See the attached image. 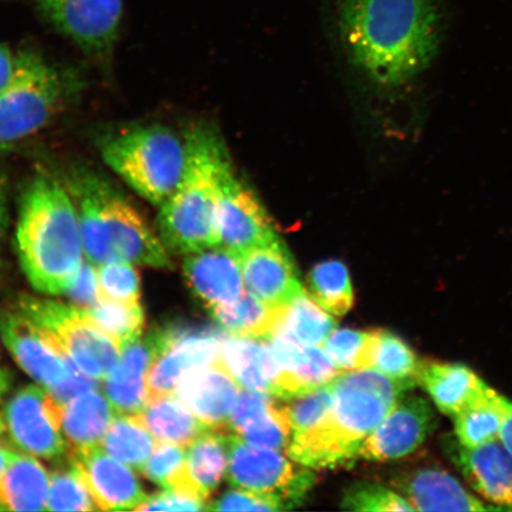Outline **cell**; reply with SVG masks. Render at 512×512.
Returning a JSON list of instances; mask_svg holds the SVG:
<instances>
[{
    "instance_id": "6da1fadb",
    "label": "cell",
    "mask_w": 512,
    "mask_h": 512,
    "mask_svg": "<svg viewBox=\"0 0 512 512\" xmlns=\"http://www.w3.org/2000/svg\"><path fill=\"white\" fill-rule=\"evenodd\" d=\"M339 30L352 61L371 80L399 87L437 55L438 0H342Z\"/></svg>"
},
{
    "instance_id": "7a4b0ae2",
    "label": "cell",
    "mask_w": 512,
    "mask_h": 512,
    "mask_svg": "<svg viewBox=\"0 0 512 512\" xmlns=\"http://www.w3.org/2000/svg\"><path fill=\"white\" fill-rule=\"evenodd\" d=\"M16 249L36 291L60 296L85 261L78 210L66 185L48 175L31 179L19 203Z\"/></svg>"
},
{
    "instance_id": "3957f363",
    "label": "cell",
    "mask_w": 512,
    "mask_h": 512,
    "mask_svg": "<svg viewBox=\"0 0 512 512\" xmlns=\"http://www.w3.org/2000/svg\"><path fill=\"white\" fill-rule=\"evenodd\" d=\"M184 143L182 176L158 208L156 230L171 254L187 256L219 246L217 203L232 163L219 134L207 125L191 127Z\"/></svg>"
},
{
    "instance_id": "277c9868",
    "label": "cell",
    "mask_w": 512,
    "mask_h": 512,
    "mask_svg": "<svg viewBox=\"0 0 512 512\" xmlns=\"http://www.w3.org/2000/svg\"><path fill=\"white\" fill-rule=\"evenodd\" d=\"M78 210L83 252L96 267L114 261L170 270L171 253L139 210L91 171H78L66 184Z\"/></svg>"
},
{
    "instance_id": "5b68a950",
    "label": "cell",
    "mask_w": 512,
    "mask_h": 512,
    "mask_svg": "<svg viewBox=\"0 0 512 512\" xmlns=\"http://www.w3.org/2000/svg\"><path fill=\"white\" fill-rule=\"evenodd\" d=\"M100 155L128 187L159 208L182 176L185 143L168 127L140 125L102 139Z\"/></svg>"
},
{
    "instance_id": "8992f818",
    "label": "cell",
    "mask_w": 512,
    "mask_h": 512,
    "mask_svg": "<svg viewBox=\"0 0 512 512\" xmlns=\"http://www.w3.org/2000/svg\"><path fill=\"white\" fill-rule=\"evenodd\" d=\"M16 310L23 313L63 356L99 382L106 379L119 361V344L100 330L82 307L23 296Z\"/></svg>"
},
{
    "instance_id": "52a82bcc",
    "label": "cell",
    "mask_w": 512,
    "mask_h": 512,
    "mask_svg": "<svg viewBox=\"0 0 512 512\" xmlns=\"http://www.w3.org/2000/svg\"><path fill=\"white\" fill-rule=\"evenodd\" d=\"M68 83L34 53H21L14 75L0 91V146L27 139L48 124L63 105Z\"/></svg>"
},
{
    "instance_id": "ba28073f",
    "label": "cell",
    "mask_w": 512,
    "mask_h": 512,
    "mask_svg": "<svg viewBox=\"0 0 512 512\" xmlns=\"http://www.w3.org/2000/svg\"><path fill=\"white\" fill-rule=\"evenodd\" d=\"M332 428L357 454L403 396L413 388L390 379L379 370L347 371L332 382Z\"/></svg>"
},
{
    "instance_id": "9c48e42d",
    "label": "cell",
    "mask_w": 512,
    "mask_h": 512,
    "mask_svg": "<svg viewBox=\"0 0 512 512\" xmlns=\"http://www.w3.org/2000/svg\"><path fill=\"white\" fill-rule=\"evenodd\" d=\"M227 475L234 488L278 498L288 509L302 503L316 482L313 472L292 464L279 451L253 446L233 433Z\"/></svg>"
},
{
    "instance_id": "30bf717a",
    "label": "cell",
    "mask_w": 512,
    "mask_h": 512,
    "mask_svg": "<svg viewBox=\"0 0 512 512\" xmlns=\"http://www.w3.org/2000/svg\"><path fill=\"white\" fill-rule=\"evenodd\" d=\"M61 405L35 384L6 403L4 420L12 445L31 456L55 460L67 452L61 432Z\"/></svg>"
},
{
    "instance_id": "8fae6325",
    "label": "cell",
    "mask_w": 512,
    "mask_h": 512,
    "mask_svg": "<svg viewBox=\"0 0 512 512\" xmlns=\"http://www.w3.org/2000/svg\"><path fill=\"white\" fill-rule=\"evenodd\" d=\"M38 10L63 36L92 55H104L117 41L123 0H35Z\"/></svg>"
},
{
    "instance_id": "7c38bea8",
    "label": "cell",
    "mask_w": 512,
    "mask_h": 512,
    "mask_svg": "<svg viewBox=\"0 0 512 512\" xmlns=\"http://www.w3.org/2000/svg\"><path fill=\"white\" fill-rule=\"evenodd\" d=\"M219 246L240 254L279 240L266 209L251 189L229 169L223 178L216 210Z\"/></svg>"
},
{
    "instance_id": "4fadbf2b",
    "label": "cell",
    "mask_w": 512,
    "mask_h": 512,
    "mask_svg": "<svg viewBox=\"0 0 512 512\" xmlns=\"http://www.w3.org/2000/svg\"><path fill=\"white\" fill-rule=\"evenodd\" d=\"M437 425V414L430 402L405 395L363 441L358 458L369 462L405 458L425 443Z\"/></svg>"
},
{
    "instance_id": "5bb4252c",
    "label": "cell",
    "mask_w": 512,
    "mask_h": 512,
    "mask_svg": "<svg viewBox=\"0 0 512 512\" xmlns=\"http://www.w3.org/2000/svg\"><path fill=\"white\" fill-rule=\"evenodd\" d=\"M443 448L473 491L501 510H512V454L501 440L466 447L453 434L446 435Z\"/></svg>"
},
{
    "instance_id": "9a60e30c",
    "label": "cell",
    "mask_w": 512,
    "mask_h": 512,
    "mask_svg": "<svg viewBox=\"0 0 512 512\" xmlns=\"http://www.w3.org/2000/svg\"><path fill=\"white\" fill-rule=\"evenodd\" d=\"M172 330L142 336L121 349L119 361L104 380V394L118 414H137L147 402V376L170 342Z\"/></svg>"
},
{
    "instance_id": "2e32d148",
    "label": "cell",
    "mask_w": 512,
    "mask_h": 512,
    "mask_svg": "<svg viewBox=\"0 0 512 512\" xmlns=\"http://www.w3.org/2000/svg\"><path fill=\"white\" fill-rule=\"evenodd\" d=\"M0 335L18 366L47 390L67 379L72 361L63 356L23 313L0 311Z\"/></svg>"
},
{
    "instance_id": "e0dca14e",
    "label": "cell",
    "mask_w": 512,
    "mask_h": 512,
    "mask_svg": "<svg viewBox=\"0 0 512 512\" xmlns=\"http://www.w3.org/2000/svg\"><path fill=\"white\" fill-rule=\"evenodd\" d=\"M238 256L246 291L271 309H283L304 291L292 256L280 239Z\"/></svg>"
},
{
    "instance_id": "ac0fdd59",
    "label": "cell",
    "mask_w": 512,
    "mask_h": 512,
    "mask_svg": "<svg viewBox=\"0 0 512 512\" xmlns=\"http://www.w3.org/2000/svg\"><path fill=\"white\" fill-rule=\"evenodd\" d=\"M226 336L211 330H172L170 342L147 376V401L175 393L179 380L188 370L215 362Z\"/></svg>"
},
{
    "instance_id": "d6986e66",
    "label": "cell",
    "mask_w": 512,
    "mask_h": 512,
    "mask_svg": "<svg viewBox=\"0 0 512 512\" xmlns=\"http://www.w3.org/2000/svg\"><path fill=\"white\" fill-rule=\"evenodd\" d=\"M99 510H136L147 498L130 466L101 447L69 454Z\"/></svg>"
},
{
    "instance_id": "ffe728a7",
    "label": "cell",
    "mask_w": 512,
    "mask_h": 512,
    "mask_svg": "<svg viewBox=\"0 0 512 512\" xmlns=\"http://www.w3.org/2000/svg\"><path fill=\"white\" fill-rule=\"evenodd\" d=\"M266 341L279 367L275 398L284 401L299 398L343 374L322 347L299 344L279 335Z\"/></svg>"
},
{
    "instance_id": "44dd1931",
    "label": "cell",
    "mask_w": 512,
    "mask_h": 512,
    "mask_svg": "<svg viewBox=\"0 0 512 512\" xmlns=\"http://www.w3.org/2000/svg\"><path fill=\"white\" fill-rule=\"evenodd\" d=\"M240 388L217 358L213 363L188 370L179 380L175 393L211 430L227 431L229 415Z\"/></svg>"
},
{
    "instance_id": "7402d4cb",
    "label": "cell",
    "mask_w": 512,
    "mask_h": 512,
    "mask_svg": "<svg viewBox=\"0 0 512 512\" xmlns=\"http://www.w3.org/2000/svg\"><path fill=\"white\" fill-rule=\"evenodd\" d=\"M400 494L415 511L501 510L472 495L459 480L438 466L419 467L394 480Z\"/></svg>"
},
{
    "instance_id": "603a6c76",
    "label": "cell",
    "mask_w": 512,
    "mask_h": 512,
    "mask_svg": "<svg viewBox=\"0 0 512 512\" xmlns=\"http://www.w3.org/2000/svg\"><path fill=\"white\" fill-rule=\"evenodd\" d=\"M183 271L191 291L210 309L232 303L246 291L239 256L227 248L185 256Z\"/></svg>"
},
{
    "instance_id": "cb8c5ba5",
    "label": "cell",
    "mask_w": 512,
    "mask_h": 512,
    "mask_svg": "<svg viewBox=\"0 0 512 512\" xmlns=\"http://www.w3.org/2000/svg\"><path fill=\"white\" fill-rule=\"evenodd\" d=\"M418 386L430 395L441 413L453 416L464 411L490 388L475 370L463 363L424 362Z\"/></svg>"
},
{
    "instance_id": "d4e9b609",
    "label": "cell",
    "mask_w": 512,
    "mask_h": 512,
    "mask_svg": "<svg viewBox=\"0 0 512 512\" xmlns=\"http://www.w3.org/2000/svg\"><path fill=\"white\" fill-rule=\"evenodd\" d=\"M110 400L98 389L70 400L61 407V432L69 454L82 453L101 447L114 416Z\"/></svg>"
},
{
    "instance_id": "484cf974",
    "label": "cell",
    "mask_w": 512,
    "mask_h": 512,
    "mask_svg": "<svg viewBox=\"0 0 512 512\" xmlns=\"http://www.w3.org/2000/svg\"><path fill=\"white\" fill-rule=\"evenodd\" d=\"M219 361L241 389L259 390L274 396L279 367L265 339L228 335L223 339Z\"/></svg>"
},
{
    "instance_id": "4316f807",
    "label": "cell",
    "mask_w": 512,
    "mask_h": 512,
    "mask_svg": "<svg viewBox=\"0 0 512 512\" xmlns=\"http://www.w3.org/2000/svg\"><path fill=\"white\" fill-rule=\"evenodd\" d=\"M230 432L211 430L188 446L185 458L187 489L208 502L209 497L228 473Z\"/></svg>"
},
{
    "instance_id": "83f0119b",
    "label": "cell",
    "mask_w": 512,
    "mask_h": 512,
    "mask_svg": "<svg viewBox=\"0 0 512 512\" xmlns=\"http://www.w3.org/2000/svg\"><path fill=\"white\" fill-rule=\"evenodd\" d=\"M50 475L29 454L14 453L0 478V510L46 511Z\"/></svg>"
},
{
    "instance_id": "f1b7e54d",
    "label": "cell",
    "mask_w": 512,
    "mask_h": 512,
    "mask_svg": "<svg viewBox=\"0 0 512 512\" xmlns=\"http://www.w3.org/2000/svg\"><path fill=\"white\" fill-rule=\"evenodd\" d=\"M137 415L157 443H171L187 448L202 434L211 431L179 400L176 393L147 401Z\"/></svg>"
},
{
    "instance_id": "f546056e",
    "label": "cell",
    "mask_w": 512,
    "mask_h": 512,
    "mask_svg": "<svg viewBox=\"0 0 512 512\" xmlns=\"http://www.w3.org/2000/svg\"><path fill=\"white\" fill-rule=\"evenodd\" d=\"M285 307L271 309L245 291L234 302L211 307L210 311L228 335L266 341L278 330Z\"/></svg>"
},
{
    "instance_id": "4dcf8cb0",
    "label": "cell",
    "mask_w": 512,
    "mask_h": 512,
    "mask_svg": "<svg viewBox=\"0 0 512 512\" xmlns=\"http://www.w3.org/2000/svg\"><path fill=\"white\" fill-rule=\"evenodd\" d=\"M511 401L494 388L453 416L454 437L466 447H477L499 439Z\"/></svg>"
},
{
    "instance_id": "1f68e13d",
    "label": "cell",
    "mask_w": 512,
    "mask_h": 512,
    "mask_svg": "<svg viewBox=\"0 0 512 512\" xmlns=\"http://www.w3.org/2000/svg\"><path fill=\"white\" fill-rule=\"evenodd\" d=\"M336 329V320L328 311L323 310L304 288V291L285 307L283 318L274 335L303 345L323 347L326 339Z\"/></svg>"
},
{
    "instance_id": "d6a6232c",
    "label": "cell",
    "mask_w": 512,
    "mask_h": 512,
    "mask_svg": "<svg viewBox=\"0 0 512 512\" xmlns=\"http://www.w3.org/2000/svg\"><path fill=\"white\" fill-rule=\"evenodd\" d=\"M157 441L137 414H118L102 439L101 448L131 469L142 471Z\"/></svg>"
},
{
    "instance_id": "836d02e7",
    "label": "cell",
    "mask_w": 512,
    "mask_h": 512,
    "mask_svg": "<svg viewBox=\"0 0 512 512\" xmlns=\"http://www.w3.org/2000/svg\"><path fill=\"white\" fill-rule=\"evenodd\" d=\"M311 296L324 310L344 316L354 304V288L344 262L326 260L312 268L309 275Z\"/></svg>"
},
{
    "instance_id": "e575fe53",
    "label": "cell",
    "mask_w": 512,
    "mask_h": 512,
    "mask_svg": "<svg viewBox=\"0 0 512 512\" xmlns=\"http://www.w3.org/2000/svg\"><path fill=\"white\" fill-rule=\"evenodd\" d=\"M422 363L402 338L390 331L376 330L373 368L394 381L414 388L418 386Z\"/></svg>"
},
{
    "instance_id": "d590c367",
    "label": "cell",
    "mask_w": 512,
    "mask_h": 512,
    "mask_svg": "<svg viewBox=\"0 0 512 512\" xmlns=\"http://www.w3.org/2000/svg\"><path fill=\"white\" fill-rule=\"evenodd\" d=\"M85 311L89 319L117 342L121 349L143 336L145 318L139 302L125 303L101 299L98 304Z\"/></svg>"
},
{
    "instance_id": "8d00e7d4",
    "label": "cell",
    "mask_w": 512,
    "mask_h": 512,
    "mask_svg": "<svg viewBox=\"0 0 512 512\" xmlns=\"http://www.w3.org/2000/svg\"><path fill=\"white\" fill-rule=\"evenodd\" d=\"M280 399L247 421L235 435L246 443L270 450L285 451L292 439V426L287 407Z\"/></svg>"
},
{
    "instance_id": "74e56055",
    "label": "cell",
    "mask_w": 512,
    "mask_h": 512,
    "mask_svg": "<svg viewBox=\"0 0 512 512\" xmlns=\"http://www.w3.org/2000/svg\"><path fill=\"white\" fill-rule=\"evenodd\" d=\"M375 342L376 330L342 329L332 332L322 348L336 367L342 373H347V371L373 368Z\"/></svg>"
},
{
    "instance_id": "f35d334b",
    "label": "cell",
    "mask_w": 512,
    "mask_h": 512,
    "mask_svg": "<svg viewBox=\"0 0 512 512\" xmlns=\"http://www.w3.org/2000/svg\"><path fill=\"white\" fill-rule=\"evenodd\" d=\"M49 511H94V499L75 466L54 471L50 475L47 499Z\"/></svg>"
},
{
    "instance_id": "ab89813d",
    "label": "cell",
    "mask_w": 512,
    "mask_h": 512,
    "mask_svg": "<svg viewBox=\"0 0 512 512\" xmlns=\"http://www.w3.org/2000/svg\"><path fill=\"white\" fill-rule=\"evenodd\" d=\"M185 447L171 443H157L143 470V475L163 489L182 488L185 480Z\"/></svg>"
},
{
    "instance_id": "60d3db41",
    "label": "cell",
    "mask_w": 512,
    "mask_h": 512,
    "mask_svg": "<svg viewBox=\"0 0 512 512\" xmlns=\"http://www.w3.org/2000/svg\"><path fill=\"white\" fill-rule=\"evenodd\" d=\"M342 508L351 511H415L407 499L386 486L360 482L345 491Z\"/></svg>"
},
{
    "instance_id": "b9f144b4",
    "label": "cell",
    "mask_w": 512,
    "mask_h": 512,
    "mask_svg": "<svg viewBox=\"0 0 512 512\" xmlns=\"http://www.w3.org/2000/svg\"><path fill=\"white\" fill-rule=\"evenodd\" d=\"M100 300L138 303L140 277L136 265L128 261H114L98 266Z\"/></svg>"
},
{
    "instance_id": "7bdbcfd3",
    "label": "cell",
    "mask_w": 512,
    "mask_h": 512,
    "mask_svg": "<svg viewBox=\"0 0 512 512\" xmlns=\"http://www.w3.org/2000/svg\"><path fill=\"white\" fill-rule=\"evenodd\" d=\"M290 401V405L286 407L290 415L292 434L304 433L329 418L334 406V388L332 383L326 384Z\"/></svg>"
},
{
    "instance_id": "ee69618b",
    "label": "cell",
    "mask_w": 512,
    "mask_h": 512,
    "mask_svg": "<svg viewBox=\"0 0 512 512\" xmlns=\"http://www.w3.org/2000/svg\"><path fill=\"white\" fill-rule=\"evenodd\" d=\"M287 509V505L278 498L239 488L224 492L207 508L210 511H281Z\"/></svg>"
},
{
    "instance_id": "f6af8a7d",
    "label": "cell",
    "mask_w": 512,
    "mask_h": 512,
    "mask_svg": "<svg viewBox=\"0 0 512 512\" xmlns=\"http://www.w3.org/2000/svg\"><path fill=\"white\" fill-rule=\"evenodd\" d=\"M64 294H67V297L82 309H91L98 304L100 302L98 267L85 259Z\"/></svg>"
},
{
    "instance_id": "bcb514c9",
    "label": "cell",
    "mask_w": 512,
    "mask_h": 512,
    "mask_svg": "<svg viewBox=\"0 0 512 512\" xmlns=\"http://www.w3.org/2000/svg\"><path fill=\"white\" fill-rule=\"evenodd\" d=\"M208 502L181 489H164L157 495L147 496L137 511H202L207 510Z\"/></svg>"
},
{
    "instance_id": "7dc6e473",
    "label": "cell",
    "mask_w": 512,
    "mask_h": 512,
    "mask_svg": "<svg viewBox=\"0 0 512 512\" xmlns=\"http://www.w3.org/2000/svg\"><path fill=\"white\" fill-rule=\"evenodd\" d=\"M98 388L99 381L83 373V371L76 367L72 362L70 363V370L67 379L59 384V386L48 389L47 392L51 395V398L59 403V405L63 406L64 403Z\"/></svg>"
},
{
    "instance_id": "c3c4849f",
    "label": "cell",
    "mask_w": 512,
    "mask_h": 512,
    "mask_svg": "<svg viewBox=\"0 0 512 512\" xmlns=\"http://www.w3.org/2000/svg\"><path fill=\"white\" fill-rule=\"evenodd\" d=\"M19 54H15L8 46L0 44V91L8 85L14 75Z\"/></svg>"
},
{
    "instance_id": "681fc988",
    "label": "cell",
    "mask_w": 512,
    "mask_h": 512,
    "mask_svg": "<svg viewBox=\"0 0 512 512\" xmlns=\"http://www.w3.org/2000/svg\"><path fill=\"white\" fill-rule=\"evenodd\" d=\"M499 440L502 441L505 447L508 448L512 454V401L510 403L509 412L505 416L501 433H499Z\"/></svg>"
},
{
    "instance_id": "f907efd6",
    "label": "cell",
    "mask_w": 512,
    "mask_h": 512,
    "mask_svg": "<svg viewBox=\"0 0 512 512\" xmlns=\"http://www.w3.org/2000/svg\"><path fill=\"white\" fill-rule=\"evenodd\" d=\"M6 221H8V208H6L5 191L2 182H0V242L3 239Z\"/></svg>"
},
{
    "instance_id": "816d5d0a",
    "label": "cell",
    "mask_w": 512,
    "mask_h": 512,
    "mask_svg": "<svg viewBox=\"0 0 512 512\" xmlns=\"http://www.w3.org/2000/svg\"><path fill=\"white\" fill-rule=\"evenodd\" d=\"M14 451L9 448L0 446V478L4 475L6 467L9 466L12 457H14Z\"/></svg>"
},
{
    "instance_id": "f5cc1de1",
    "label": "cell",
    "mask_w": 512,
    "mask_h": 512,
    "mask_svg": "<svg viewBox=\"0 0 512 512\" xmlns=\"http://www.w3.org/2000/svg\"><path fill=\"white\" fill-rule=\"evenodd\" d=\"M12 384V375L8 370L0 368V399L9 392Z\"/></svg>"
},
{
    "instance_id": "db71d44e",
    "label": "cell",
    "mask_w": 512,
    "mask_h": 512,
    "mask_svg": "<svg viewBox=\"0 0 512 512\" xmlns=\"http://www.w3.org/2000/svg\"><path fill=\"white\" fill-rule=\"evenodd\" d=\"M5 433H6V425H5L4 416L0 415V439H2L4 437Z\"/></svg>"
}]
</instances>
